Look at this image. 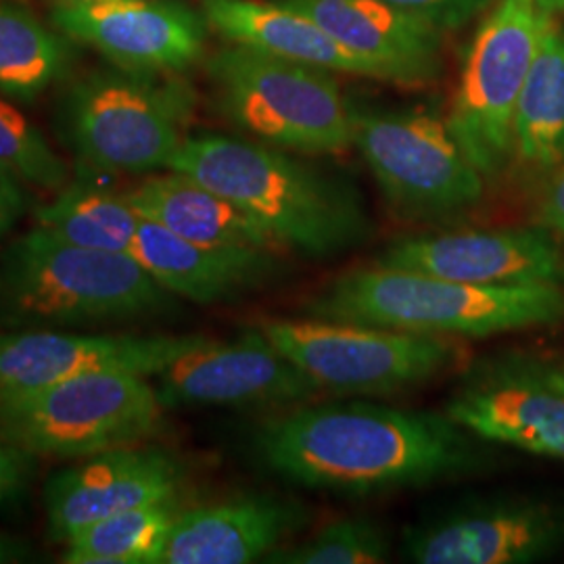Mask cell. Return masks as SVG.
I'll use <instances>...</instances> for the list:
<instances>
[{"mask_svg": "<svg viewBox=\"0 0 564 564\" xmlns=\"http://www.w3.org/2000/svg\"><path fill=\"white\" fill-rule=\"evenodd\" d=\"M475 440L445 412L305 402L265 421L256 452L289 484L368 496L473 475L484 466Z\"/></svg>", "mask_w": 564, "mask_h": 564, "instance_id": "obj_1", "label": "cell"}, {"mask_svg": "<svg viewBox=\"0 0 564 564\" xmlns=\"http://www.w3.org/2000/svg\"><path fill=\"white\" fill-rule=\"evenodd\" d=\"M170 170L235 203L281 251L326 260L370 237L372 224L349 182L265 142L224 134L186 137Z\"/></svg>", "mask_w": 564, "mask_h": 564, "instance_id": "obj_2", "label": "cell"}, {"mask_svg": "<svg viewBox=\"0 0 564 564\" xmlns=\"http://www.w3.org/2000/svg\"><path fill=\"white\" fill-rule=\"evenodd\" d=\"M305 312L333 323L484 339L564 323V284H470L372 263L328 282Z\"/></svg>", "mask_w": 564, "mask_h": 564, "instance_id": "obj_3", "label": "cell"}, {"mask_svg": "<svg viewBox=\"0 0 564 564\" xmlns=\"http://www.w3.org/2000/svg\"><path fill=\"white\" fill-rule=\"evenodd\" d=\"M176 303L134 256L78 247L39 226L0 251V330L134 323Z\"/></svg>", "mask_w": 564, "mask_h": 564, "instance_id": "obj_4", "label": "cell"}, {"mask_svg": "<svg viewBox=\"0 0 564 564\" xmlns=\"http://www.w3.org/2000/svg\"><path fill=\"white\" fill-rule=\"evenodd\" d=\"M193 107L191 86L174 74L111 63L63 82L55 132L84 174H151L170 170Z\"/></svg>", "mask_w": 564, "mask_h": 564, "instance_id": "obj_5", "label": "cell"}, {"mask_svg": "<svg viewBox=\"0 0 564 564\" xmlns=\"http://www.w3.org/2000/svg\"><path fill=\"white\" fill-rule=\"evenodd\" d=\"M207 76L224 116L260 142L307 155L351 144V105L328 69L232 44Z\"/></svg>", "mask_w": 564, "mask_h": 564, "instance_id": "obj_6", "label": "cell"}, {"mask_svg": "<svg viewBox=\"0 0 564 564\" xmlns=\"http://www.w3.org/2000/svg\"><path fill=\"white\" fill-rule=\"evenodd\" d=\"M162 400L149 377L93 372L0 395V437L39 458H88L137 445L163 429Z\"/></svg>", "mask_w": 564, "mask_h": 564, "instance_id": "obj_7", "label": "cell"}, {"mask_svg": "<svg viewBox=\"0 0 564 564\" xmlns=\"http://www.w3.org/2000/svg\"><path fill=\"white\" fill-rule=\"evenodd\" d=\"M351 144L403 218L445 223L484 202V174L447 121L426 111L351 105Z\"/></svg>", "mask_w": 564, "mask_h": 564, "instance_id": "obj_8", "label": "cell"}, {"mask_svg": "<svg viewBox=\"0 0 564 564\" xmlns=\"http://www.w3.org/2000/svg\"><path fill=\"white\" fill-rule=\"evenodd\" d=\"M263 335L303 375L335 395H389L454 368L463 347L449 337L366 324L272 318Z\"/></svg>", "mask_w": 564, "mask_h": 564, "instance_id": "obj_9", "label": "cell"}, {"mask_svg": "<svg viewBox=\"0 0 564 564\" xmlns=\"http://www.w3.org/2000/svg\"><path fill=\"white\" fill-rule=\"evenodd\" d=\"M544 18L538 0H496L464 61L445 121L485 181L512 162L517 102L538 53Z\"/></svg>", "mask_w": 564, "mask_h": 564, "instance_id": "obj_10", "label": "cell"}, {"mask_svg": "<svg viewBox=\"0 0 564 564\" xmlns=\"http://www.w3.org/2000/svg\"><path fill=\"white\" fill-rule=\"evenodd\" d=\"M445 414L481 442L564 463V366L500 354L468 368Z\"/></svg>", "mask_w": 564, "mask_h": 564, "instance_id": "obj_11", "label": "cell"}, {"mask_svg": "<svg viewBox=\"0 0 564 564\" xmlns=\"http://www.w3.org/2000/svg\"><path fill=\"white\" fill-rule=\"evenodd\" d=\"M165 410L251 408L312 402L321 391L262 333L218 341L203 337L153 377Z\"/></svg>", "mask_w": 564, "mask_h": 564, "instance_id": "obj_12", "label": "cell"}, {"mask_svg": "<svg viewBox=\"0 0 564 564\" xmlns=\"http://www.w3.org/2000/svg\"><path fill=\"white\" fill-rule=\"evenodd\" d=\"M564 547V508L535 500H479L408 529L403 554L419 564H519Z\"/></svg>", "mask_w": 564, "mask_h": 564, "instance_id": "obj_13", "label": "cell"}, {"mask_svg": "<svg viewBox=\"0 0 564 564\" xmlns=\"http://www.w3.org/2000/svg\"><path fill=\"white\" fill-rule=\"evenodd\" d=\"M184 464L155 445H123L82 458L44 485L46 531L65 544L88 524L141 506L178 500Z\"/></svg>", "mask_w": 564, "mask_h": 564, "instance_id": "obj_14", "label": "cell"}, {"mask_svg": "<svg viewBox=\"0 0 564 564\" xmlns=\"http://www.w3.org/2000/svg\"><path fill=\"white\" fill-rule=\"evenodd\" d=\"M51 21L113 65L158 74H178L202 59L209 32L203 13L178 0L57 4Z\"/></svg>", "mask_w": 564, "mask_h": 564, "instance_id": "obj_15", "label": "cell"}, {"mask_svg": "<svg viewBox=\"0 0 564 564\" xmlns=\"http://www.w3.org/2000/svg\"><path fill=\"white\" fill-rule=\"evenodd\" d=\"M375 263L470 284H564L563 242L542 226L405 237Z\"/></svg>", "mask_w": 564, "mask_h": 564, "instance_id": "obj_16", "label": "cell"}, {"mask_svg": "<svg viewBox=\"0 0 564 564\" xmlns=\"http://www.w3.org/2000/svg\"><path fill=\"white\" fill-rule=\"evenodd\" d=\"M203 335H82L69 330H0V395L32 391L93 372L153 379Z\"/></svg>", "mask_w": 564, "mask_h": 564, "instance_id": "obj_17", "label": "cell"}, {"mask_svg": "<svg viewBox=\"0 0 564 564\" xmlns=\"http://www.w3.org/2000/svg\"><path fill=\"white\" fill-rule=\"evenodd\" d=\"M307 523L300 502L249 494L181 510L158 564H247L265 561Z\"/></svg>", "mask_w": 564, "mask_h": 564, "instance_id": "obj_18", "label": "cell"}, {"mask_svg": "<svg viewBox=\"0 0 564 564\" xmlns=\"http://www.w3.org/2000/svg\"><path fill=\"white\" fill-rule=\"evenodd\" d=\"M375 63L384 82L426 84L442 74V32L387 0H281Z\"/></svg>", "mask_w": 564, "mask_h": 564, "instance_id": "obj_19", "label": "cell"}, {"mask_svg": "<svg viewBox=\"0 0 564 564\" xmlns=\"http://www.w3.org/2000/svg\"><path fill=\"white\" fill-rule=\"evenodd\" d=\"M130 256L172 295L199 305L239 300L282 272L276 251L199 245L144 218Z\"/></svg>", "mask_w": 564, "mask_h": 564, "instance_id": "obj_20", "label": "cell"}, {"mask_svg": "<svg viewBox=\"0 0 564 564\" xmlns=\"http://www.w3.org/2000/svg\"><path fill=\"white\" fill-rule=\"evenodd\" d=\"M202 13L209 28L232 44L333 74L384 80L375 63L345 48L316 21L281 0H203Z\"/></svg>", "mask_w": 564, "mask_h": 564, "instance_id": "obj_21", "label": "cell"}, {"mask_svg": "<svg viewBox=\"0 0 564 564\" xmlns=\"http://www.w3.org/2000/svg\"><path fill=\"white\" fill-rule=\"evenodd\" d=\"M144 220L160 224L186 241L209 247L281 251L260 224L235 203L181 172L151 176L126 193Z\"/></svg>", "mask_w": 564, "mask_h": 564, "instance_id": "obj_22", "label": "cell"}, {"mask_svg": "<svg viewBox=\"0 0 564 564\" xmlns=\"http://www.w3.org/2000/svg\"><path fill=\"white\" fill-rule=\"evenodd\" d=\"M512 162L533 178L564 163V25L545 11L512 126Z\"/></svg>", "mask_w": 564, "mask_h": 564, "instance_id": "obj_23", "label": "cell"}, {"mask_svg": "<svg viewBox=\"0 0 564 564\" xmlns=\"http://www.w3.org/2000/svg\"><path fill=\"white\" fill-rule=\"evenodd\" d=\"M74 41L48 28L25 7L0 0V95L32 105L72 78Z\"/></svg>", "mask_w": 564, "mask_h": 564, "instance_id": "obj_24", "label": "cell"}, {"mask_svg": "<svg viewBox=\"0 0 564 564\" xmlns=\"http://www.w3.org/2000/svg\"><path fill=\"white\" fill-rule=\"evenodd\" d=\"M34 218L61 241L111 253H130L142 220L126 193L102 186L90 174L67 182Z\"/></svg>", "mask_w": 564, "mask_h": 564, "instance_id": "obj_25", "label": "cell"}, {"mask_svg": "<svg viewBox=\"0 0 564 564\" xmlns=\"http://www.w3.org/2000/svg\"><path fill=\"white\" fill-rule=\"evenodd\" d=\"M178 500L141 506L88 524L65 542L67 564H158Z\"/></svg>", "mask_w": 564, "mask_h": 564, "instance_id": "obj_26", "label": "cell"}, {"mask_svg": "<svg viewBox=\"0 0 564 564\" xmlns=\"http://www.w3.org/2000/svg\"><path fill=\"white\" fill-rule=\"evenodd\" d=\"M393 542L383 524L370 517H343L300 544L276 547L265 563L377 564L391 558Z\"/></svg>", "mask_w": 564, "mask_h": 564, "instance_id": "obj_27", "label": "cell"}, {"mask_svg": "<svg viewBox=\"0 0 564 564\" xmlns=\"http://www.w3.org/2000/svg\"><path fill=\"white\" fill-rule=\"evenodd\" d=\"M0 163L28 186L59 191L69 182V167L51 147L41 128L0 95Z\"/></svg>", "mask_w": 564, "mask_h": 564, "instance_id": "obj_28", "label": "cell"}, {"mask_svg": "<svg viewBox=\"0 0 564 564\" xmlns=\"http://www.w3.org/2000/svg\"><path fill=\"white\" fill-rule=\"evenodd\" d=\"M405 13L444 32L460 30L479 18L496 0H387Z\"/></svg>", "mask_w": 564, "mask_h": 564, "instance_id": "obj_29", "label": "cell"}, {"mask_svg": "<svg viewBox=\"0 0 564 564\" xmlns=\"http://www.w3.org/2000/svg\"><path fill=\"white\" fill-rule=\"evenodd\" d=\"M36 470V454L0 437V514L13 510L25 498Z\"/></svg>", "mask_w": 564, "mask_h": 564, "instance_id": "obj_30", "label": "cell"}, {"mask_svg": "<svg viewBox=\"0 0 564 564\" xmlns=\"http://www.w3.org/2000/svg\"><path fill=\"white\" fill-rule=\"evenodd\" d=\"M30 209L28 184L0 163V239L9 237Z\"/></svg>", "mask_w": 564, "mask_h": 564, "instance_id": "obj_31", "label": "cell"}, {"mask_svg": "<svg viewBox=\"0 0 564 564\" xmlns=\"http://www.w3.org/2000/svg\"><path fill=\"white\" fill-rule=\"evenodd\" d=\"M538 226L564 242V163L545 178L544 193L538 205Z\"/></svg>", "mask_w": 564, "mask_h": 564, "instance_id": "obj_32", "label": "cell"}, {"mask_svg": "<svg viewBox=\"0 0 564 564\" xmlns=\"http://www.w3.org/2000/svg\"><path fill=\"white\" fill-rule=\"evenodd\" d=\"M34 561V547L18 535L0 531V564H21Z\"/></svg>", "mask_w": 564, "mask_h": 564, "instance_id": "obj_33", "label": "cell"}, {"mask_svg": "<svg viewBox=\"0 0 564 564\" xmlns=\"http://www.w3.org/2000/svg\"><path fill=\"white\" fill-rule=\"evenodd\" d=\"M538 2L544 11L552 13V15H558L564 11V0H538Z\"/></svg>", "mask_w": 564, "mask_h": 564, "instance_id": "obj_34", "label": "cell"}, {"mask_svg": "<svg viewBox=\"0 0 564 564\" xmlns=\"http://www.w3.org/2000/svg\"><path fill=\"white\" fill-rule=\"evenodd\" d=\"M57 4H95V2H109V0H53Z\"/></svg>", "mask_w": 564, "mask_h": 564, "instance_id": "obj_35", "label": "cell"}]
</instances>
